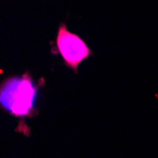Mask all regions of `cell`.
Listing matches in <instances>:
<instances>
[{
    "instance_id": "cell-1",
    "label": "cell",
    "mask_w": 158,
    "mask_h": 158,
    "mask_svg": "<svg viewBox=\"0 0 158 158\" xmlns=\"http://www.w3.org/2000/svg\"><path fill=\"white\" fill-rule=\"evenodd\" d=\"M38 85L30 72L5 79L0 89V103L3 109L17 118L30 116L35 106Z\"/></svg>"
},
{
    "instance_id": "cell-2",
    "label": "cell",
    "mask_w": 158,
    "mask_h": 158,
    "mask_svg": "<svg viewBox=\"0 0 158 158\" xmlns=\"http://www.w3.org/2000/svg\"><path fill=\"white\" fill-rule=\"evenodd\" d=\"M52 44L55 47L51 48V52L53 54H60L64 64L74 70L75 73H78V67L82 61L94 55L92 49L83 39L78 34L68 31L64 22L59 24Z\"/></svg>"
}]
</instances>
